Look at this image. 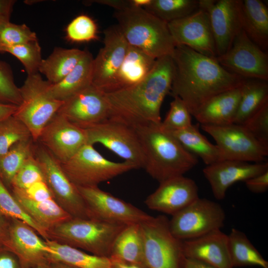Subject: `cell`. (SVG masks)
<instances>
[{
    "label": "cell",
    "mask_w": 268,
    "mask_h": 268,
    "mask_svg": "<svg viewBox=\"0 0 268 268\" xmlns=\"http://www.w3.org/2000/svg\"><path fill=\"white\" fill-rule=\"evenodd\" d=\"M242 29L262 50L268 48V9L261 0H240Z\"/></svg>",
    "instance_id": "26"
},
{
    "label": "cell",
    "mask_w": 268,
    "mask_h": 268,
    "mask_svg": "<svg viewBox=\"0 0 268 268\" xmlns=\"http://www.w3.org/2000/svg\"><path fill=\"white\" fill-rule=\"evenodd\" d=\"M242 125L268 148V101Z\"/></svg>",
    "instance_id": "45"
},
{
    "label": "cell",
    "mask_w": 268,
    "mask_h": 268,
    "mask_svg": "<svg viewBox=\"0 0 268 268\" xmlns=\"http://www.w3.org/2000/svg\"><path fill=\"white\" fill-rule=\"evenodd\" d=\"M60 165L70 181L76 187H82L98 186L101 183L137 169L130 162L107 159L89 144L84 145L69 159L60 162Z\"/></svg>",
    "instance_id": "8"
},
{
    "label": "cell",
    "mask_w": 268,
    "mask_h": 268,
    "mask_svg": "<svg viewBox=\"0 0 268 268\" xmlns=\"http://www.w3.org/2000/svg\"><path fill=\"white\" fill-rule=\"evenodd\" d=\"M174 75L172 57L156 59L148 74L127 88L105 93L109 105V119L133 128L161 122L160 109L170 92Z\"/></svg>",
    "instance_id": "2"
},
{
    "label": "cell",
    "mask_w": 268,
    "mask_h": 268,
    "mask_svg": "<svg viewBox=\"0 0 268 268\" xmlns=\"http://www.w3.org/2000/svg\"><path fill=\"white\" fill-rule=\"evenodd\" d=\"M156 59L129 45L123 62L105 93L129 87L141 81L151 70Z\"/></svg>",
    "instance_id": "25"
},
{
    "label": "cell",
    "mask_w": 268,
    "mask_h": 268,
    "mask_svg": "<svg viewBox=\"0 0 268 268\" xmlns=\"http://www.w3.org/2000/svg\"><path fill=\"white\" fill-rule=\"evenodd\" d=\"M198 198L199 188L195 181L182 175L160 183L144 203L151 210L172 216Z\"/></svg>",
    "instance_id": "21"
},
{
    "label": "cell",
    "mask_w": 268,
    "mask_h": 268,
    "mask_svg": "<svg viewBox=\"0 0 268 268\" xmlns=\"http://www.w3.org/2000/svg\"><path fill=\"white\" fill-rule=\"evenodd\" d=\"M15 0H0V16L10 18Z\"/></svg>",
    "instance_id": "51"
},
{
    "label": "cell",
    "mask_w": 268,
    "mask_h": 268,
    "mask_svg": "<svg viewBox=\"0 0 268 268\" xmlns=\"http://www.w3.org/2000/svg\"><path fill=\"white\" fill-rule=\"evenodd\" d=\"M241 86L212 97L193 116L201 125H223L233 123L240 100Z\"/></svg>",
    "instance_id": "24"
},
{
    "label": "cell",
    "mask_w": 268,
    "mask_h": 268,
    "mask_svg": "<svg viewBox=\"0 0 268 268\" xmlns=\"http://www.w3.org/2000/svg\"><path fill=\"white\" fill-rule=\"evenodd\" d=\"M183 248L187 259L215 268H233L229 252L228 235L220 230L183 241Z\"/></svg>",
    "instance_id": "23"
},
{
    "label": "cell",
    "mask_w": 268,
    "mask_h": 268,
    "mask_svg": "<svg viewBox=\"0 0 268 268\" xmlns=\"http://www.w3.org/2000/svg\"><path fill=\"white\" fill-rule=\"evenodd\" d=\"M63 102L57 113L81 128L109 118L110 107L105 94L92 84Z\"/></svg>",
    "instance_id": "17"
},
{
    "label": "cell",
    "mask_w": 268,
    "mask_h": 268,
    "mask_svg": "<svg viewBox=\"0 0 268 268\" xmlns=\"http://www.w3.org/2000/svg\"><path fill=\"white\" fill-rule=\"evenodd\" d=\"M114 16L129 45L155 59L172 55L176 46L167 22L142 8L116 11Z\"/></svg>",
    "instance_id": "4"
},
{
    "label": "cell",
    "mask_w": 268,
    "mask_h": 268,
    "mask_svg": "<svg viewBox=\"0 0 268 268\" xmlns=\"http://www.w3.org/2000/svg\"><path fill=\"white\" fill-rule=\"evenodd\" d=\"M85 50L57 47L46 59H43L39 72L44 74L51 84L62 80L76 66Z\"/></svg>",
    "instance_id": "29"
},
{
    "label": "cell",
    "mask_w": 268,
    "mask_h": 268,
    "mask_svg": "<svg viewBox=\"0 0 268 268\" xmlns=\"http://www.w3.org/2000/svg\"><path fill=\"white\" fill-rule=\"evenodd\" d=\"M0 268H25L13 252L4 246H0Z\"/></svg>",
    "instance_id": "47"
},
{
    "label": "cell",
    "mask_w": 268,
    "mask_h": 268,
    "mask_svg": "<svg viewBox=\"0 0 268 268\" xmlns=\"http://www.w3.org/2000/svg\"><path fill=\"white\" fill-rule=\"evenodd\" d=\"M0 214L8 218L22 221L31 226L45 240H49L47 233L27 214L0 179Z\"/></svg>",
    "instance_id": "37"
},
{
    "label": "cell",
    "mask_w": 268,
    "mask_h": 268,
    "mask_svg": "<svg viewBox=\"0 0 268 268\" xmlns=\"http://www.w3.org/2000/svg\"><path fill=\"white\" fill-rule=\"evenodd\" d=\"M49 85L38 72L27 75L19 87L21 102L13 115L27 127L35 142L64 102L52 95Z\"/></svg>",
    "instance_id": "6"
},
{
    "label": "cell",
    "mask_w": 268,
    "mask_h": 268,
    "mask_svg": "<svg viewBox=\"0 0 268 268\" xmlns=\"http://www.w3.org/2000/svg\"><path fill=\"white\" fill-rule=\"evenodd\" d=\"M228 248L233 268L258 266L268 268V262L242 231L232 228L228 235Z\"/></svg>",
    "instance_id": "33"
},
{
    "label": "cell",
    "mask_w": 268,
    "mask_h": 268,
    "mask_svg": "<svg viewBox=\"0 0 268 268\" xmlns=\"http://www.w3.org/2000/svg\"><path fill=\"white\" fill-rule=\"evenodd\" d=\"M93 1L108 5L115 8L116 11H121L132 7L131 0H97Z\"/></svg>",
    "instance_id": "49"
},
{
    "label": "cell",
    "mask_w": 268,
    "mask_h": 268,
    "mask_svg": "<svg viewBox=\"0 0 268 268\" xmlns=\"http://www.w3.org/2000/svg\"><path fill=\"white\" fill-rule=\"evenodd\" d=\"M268 171V162L251 163L248 162L224 160L206 165L202 170L213 196L218 200L224 199L228 189L240 181L249 179Z\"/></svg>",
    "instance_id": "22"
},
{
    "label": "cell",
    "mask_w": 268,
    "mask_h": 268,
    "mask_svg": "<svg viewBox=\"0 0 268 268\" xmlns=\"http://www.w3.org/2000/svg\"><path fill=\"white\" fill-rule=\"evenodd\" d=\"M189 152L200 158L209 165L221 160L219 150L200 132L197 125H192L185 129L168 132Z\"/></svg>",
    "instance_id": "30"
},
{
    "label": "cell",
    "mask_w": 268,
    "mask_h": 268,
    "mask_svg": "<svg viewBox=\"0 0 268 268\" xmlns=\"http://www.w3.org/2000/svg\"><path fill=\"white\" fill-rule=\"evenodd\" d=\"M216 59L226 69L245 79L268 80L267 53L252 42L242 29L228 50Z\"/></svg>",
    "instance_id": "14"
},
{
    "label": "cell",
    "mask_w": 268,
    "mask_h": 268,
    "mask_svg": "<svg viewBox=\"0 0 268 268\" xmlns=\"http://www.w3.org/2000/svg\"><path fill=\"white\" fill-rule=\"evenodd\" d=\"M171 57L174 75L171 94L184 102L192 116L212 97L240 87L246 79L226 69L216 58L186 46L177 45Z\"/></svg>",
    "instance_id": "1"
},
{
    "label": "cell",
    "mask_w": 268,
    "mask_h": 268,
    "mask_svg": "<svg viewBox=\"0 0 268 268\" xmlns=\"http://www.w3.org/2000/svg\"><path fill=\"white\" fill-rule=\"evenodd\" d=\"M45 181L39 164L34 154L28 157L13 178L11 189H24L33 184Z\"/></svg>",
    "instance_id": "43"
},
{
    "label": "cell",
    "mask_w": 268,
    "mask_h": 268,
    "mask_svg": "<svg viewBox=\"0 0 268 268\" xmlns=\"http://www.w3.org/2000/svg\"><path fill=\"white\" fill-rule=\"evenodd\" d=\"M112 266L110 268H124V267H123L122 266L117 264V263H114V262H112Z\"/></svg>",
    "instance_id": "58"
},
{
    "label": "cell",
    "mask_w": 268,
    "mask_h": 268,
    "mask_svg": "<svg viewBox=\"0 0 268 268\" xmlns=\"http://www.w3.org/2000/svg\"><path fill=\"white\" fill-rule=\"evenodd\" d=\"M104 35V46L93 59L92 84L105 93L123 62L129 44L118 25L106 29Z\"/></svg>",
    "instance_id": "20"
},
{
    "label": "cell",
    "mask_w": 268,
    "mask_h": 268,
    "mask_svg": "<svg viewBox=\"0 0 268 268\" xmlns=\"http://www.w3.org/2000/svg\"><path fill=\"white\" fill-rule=\"evenodd\" d=\"M45 241L52 251L50 262L58 261L78 268H110L112 266L109 258L94 255L53 240Z\"/></svg>",
    "instance_id": "32"
},
{
    "label": "cell",
    "mask_w": 268,
    "mask_h": 268,
    "mask_svg": "<svg viewBox=\"0 0 268 268\" xmlns=\"http://www.w3.org/2000/svg\"><path fill=\"white\" fill-rule=\"evenodd\" d=\"M140 224L126 225L115 238L111 249L112 261L145 266Z\"/></svg>",
    "instance_id": "27"
},
{
    "label": "cell",
    "mask_w": 268,
    "mask_h": 268,
    "mask_svg": "<svg viewBox=\"0 0 268 268\" xmlns=\"http://www.w3.org/2000/svg\"><path fill=\"white\" fill-rule=\"evenodd\" d=\"M76 187L84 201L89 218L127 225L140 224L152 216L98 186Z\"/></svg>",
    "instance_id": "13"
},
{
    "label": "cell",
    "mask_w": 268,
    "mask_h": 268,
    "mask_svg": "<svg viewBox=\"0 0 268 268\" xmlns=\"http://www.w3.org/2000/svg\"><path fill=\"white\" fill-rule=\"evenodd\" d=\"M267 101L268 81L246 79L241 86L240 100L233 123L243 125Z\"/></svg>",
    "instance_id": "34"
},
{
    "label": "cell",
    "mask_w": 268,
    "mask_h": 268,
    "mask_svg": "<svg viewBox=\"0 0 268 268\" xmlns=\"http://www.w3.org/2000/svg\"><path fill=\"white\" fill-rule=\"evenodd\" d=\"M199 7L208 13L217 57L224 54L242 30L240 0H199Z\"/></svg>",
    "instance_id": "18"
},
{
    "label": "cell",
    "mask_w": 268,
    "mask_h": 268,
    "mask_svg": "<svg viewBox=\"0 0 268 268\" xmlns=\"http://www.w3.org/2000/svg\"><path fill=\"white\" fill-rule=\"evenodd\" d=\"M48 268H78L71 265L58 261H51L48 266Z\"/></svg>",
    "instance_id": "54"
},
{
    "label": "cell",
    "mask_w": 268,
    "mask_h": 268,
    "mask_svg": "<svg viewBox=\"0 0 268 268\" xmlns=\"http://www.w3.org/2000/svg\"><path fill=\"white\" fill-rule=\"evenodd\" d=\"M31 138L27 127L13 115L2 120L0 122V156L6 153L16 143Z\"/></svg>",
    "instance_id": "38"
},
{
    "label": "cell",
    "mask_w": 268,
    "mask_h": 268,
    "mask_svg": "<svg viewBox=\"0 0 268 268\" xmlns=\"http://www.w3.org/2000/svg\"><path fill=\"white\" fill-rule=\"evenodd\" d=\"M67 39L72 42H88L98 39L95 22L89 16L81 14L74 18L66 28Z\"/></svg>",
    "instance_id": "40"
},
{
    "label": "cell",
    "mask_w": 268,
    "mask_h": 268,
    "mask_svg": "<svg viewBox=\"0 0 268 268\" xmlns=\"http://www.w3.org/2000/svg\"><path fill=\"white\" fill-rule=\"evenodd\" d=\"M126 226L91 218H71L47 233L49 240L110 258L113 243Z\"/></svg>",
    "instance_id": "5"
},
{
    "label": "cell",
    "mask_w": 268,
    "mask_h": 268,
    "mask_svg": "<svg viewBox=\"0 0 268 268\" xmlns=\"http://www.w3.org/2000/svg\"><path fill=\"white\" fill-rule=\"evenodd\" d=\"M87 144L100 143L137 169L144 166L141 145L134 129L111 119L84 129Z\"/></svg>",
    "instance_id": "12"
},
{
    "label": "cell",
    "mask_w": 268,
    "mask_h": 268,
    "mask_svg": "<svg viewBox=\"0 0 268 268\" xmlns=\"http://www.w3.org/2000/svg\"><path fill=\"white\" fill-rule=\"evenodd\" d=\"M7 240L4 247L13 252L25 268H48L52 250L36 231L27 223L9 218Z\"/></svg>",
    "instance_id": "19"
},
{
    "label": "cell",
    "mask_w": 268,
    "mask_h": 268,
    "mask_svg": "<svg viewBox=\"0 0 268 268\" xmlns=\"http://www.w3.org/2000/svg\"><path fill=\"white\" fill-rule=\"evenodd\" d=\"M112 262L117 263L125 268H149L148 267L143 265H140L135 264H131L128 263H124L119 261H112Z\"/></svg>",
    "instance_id": "56"
},
{
    "label": "cell",
    "mask_w": 268,
    "mask_h": 268,
    "mask_svg": "<svg viewBox=\"0 0 268 268\" xmlns=\"http://www.w3.org/2000/svg\"><path fill=\"white\" fill-rule=\"evenodd\" d=\"M34 143L32 138L19 141L0 156V179L8 189L25 160L33 154Z\"/></svg>",
    "instance_id": "35"
},
{
    "label": "cell",
    "mask_w": 268,
    "mask_h": 268,
    "mask_svg": "<svg viewBox=\"0 0 268 268\" xmlns=\"http://www.w3.org/2000/svg\"><path fill=\"white\" fill-rule=\"evenodd\" d=\"M199 8V0H151L144 9L167 23L192 14Z\"/></svg>",
    "instance_id": "36"
},
{
    "label": "cell",
    "mask_w": 268,
    "mask_h": 268,
    "mask_svg": "<svg viewBox=\"0 0 268 268\" xmlns=\"http://www.w3.org/2000/svg\"><path fill=\"white\" fill-rule=\"evenodd\" d=\"M12 194L34 201L53 199L52 193L45 181L36 182L24 189H11Z\"/></svg>",
    "instance_id": "46"
},
{
    "label": "cell",
    "mask_w": 268,
    "mask_h": 268,
    "mask_svg": "<svg viewBox=\"0 0 268 268\" xmlns=\"http://www.w3.org/2000/svg\"><path fill=\"white\" fill-rule=\"evenodd\" d=\"M9 21H10V18L0 16V33L4 25L6 23ZM0 52H2V46L0 43Z\"/></svg>",
    "instance_id": "57"
},
{
    "label": "cell",
    "mask_w": 268,
    "mask_h": 268,
    "mask_svg": "<svg viewBox=\"0 0 268 268\" xmlns=\"http://www.w3.org/2000/svg\"><path fill=\"white\" fill-rule=\"evenodd\" d=\"M173 97L169 110L160 123L161 128L167 132L182 130L192 125V115L184 102L178 96Z\"/></svg>",
    "instance_id": "41"
},
{
    "label": "cell",
    "mask_w": 268,
    "mask_h": 268,
    "mask_svg": "<svg viewBox=\"0 0 268 268\" xmlns=\"http://www.w3.org/2000/svg\"><path fill=\"white\" fill-rule=\"evenodd\" d=\"M2 52L9 53L18 59L24 67L27 75L39 72L43 59L38 41L5 47Z\"/></svg>",
    "instance_id": "39"
},
{
    "label": "cell",
    "mask_w": 268,
    "mask_h": 268,
    "mask_svg": "<svg viewBox=\"0 0 268 268\" xmlns=\"http://www.w3.org/2000/svg\"><path fill=\"white\" fill-rule=\"evenodd\" d=\"M163 215L140 223L145 265L149 268H185L183 241L171 233Z\"/></svg>",
    "instance_id": "7"
},
{
    "label": "cell",
    "mask_w": 268,
    "mask_h": 268,
    "mask_svg": "<svg viewBox=\"0 0 268 268\" xmlns=\"http://www.w3.org/2000/svg\"><path fill=\"white\" fill-rule=\"evenodd\" d=\"M17 106L15 105L0 103V122L13 115Z\"/></svg>",
    "instance_id": "52"
},
{
    "label": "cell",
    "mask_w": 268,
    "mask_h": 268,
    "mask_svg": "<svg viewBox=\"0 0 268 268\" xmlns=\"http://www.w3.org/2000/svg\"><path fill=\"white\" fill-rule=\"evenodd\" d=\"M225 213L217 202L198 198L172 215L170 230L178 239L185 241L198 238L224 225Z\"/></svg>",
    "instance_id": "10"
},
{
    "label": "cell",
    "mask_w": 268,
    "mask_h": 268,
    "mask_svg": "<svg viewBox=\"0 0 268 268\" xmlns=\"http://www.w3.org/2000/svg\"><path fill=\"white\" fill-rule=\"evenodd\" d=\"M177 45L186 46L206 56L216 58L214 40L207 12L199 7L192 14L168 23Z\"/></svg>",
    "instance_id": "16"
},
{
    "label": "cell",
    "mask_w": 268,
    "mask_h": 268,
    "mask_svg": "<svg viewBox=\"0 0 268 268\" xmlns=\"http://www.w3.org/2000/svg\"><path fill=\"white\" fill-rule=\"evenodd\" d=\"M247 189L254 193H263L268 189V171L245 182Z\"/></svg>",
    "instance_id": "48"
},
{
    "label": "cell",
    "mask_w": 268,
    "mask_h": 268,
    "mask_svg": "<svg viewBox=\"0 0 268 268\" xmlns=\"http://www.w3.org/2000/svg\"><path fill=\"white\" fill-rule=\"evenodd\" d=\"M151 0H131L132 7L144 8L151 2Z\"/></svg>",
    "instance_id": "55"
},
{
    "label": "cell",
    "mask_w": 268,
    "mask_h": 268,
    "mask_svg": "<svg viewBox=\"0 0 268 268\" xmlns=\"http://www.w3.org/2000/svg\"><path fill=\"white\" fill-rule=\"evenodd\" d=\"M21 102L19 88L14 82L9 66L0 61V103L19 106Z\"/></svg>",
    "instance_id": "44"
},
{
    "label": "cell",
    "mask_w": 268,
    "mask_h": 268,
    "mask_svg": "<svg viewBox=\"0 0 268 268\" xmlns=\"http://www.w3.org/2000/svg\"><path fill=\"white\" fill-rule=\"evenodd\" d=\"M185 268H215L202 262L192 260L186 259Z\"/></svg>",
    "instance_id": "53"
},
{
    "label": "cell",
    "mask_w": 268,
    "mask_h": 268,
    "mask_svg": "<svg viewBox=\"0 0 268 268\" xmlns=\"http://www.w3.org/2000/svg\"><path fill=\"white\" fill-rule=\"evenodd\" d=\"M9 226V218L0 214V246H4L7 240Z\"/></svg>",
    "instance_id": "50"
},
{
    "label": "cell",
    "mask_w": 268,
    "mask_h": 268,
    "mask_svg": "<svg viewBox=\"0 0 268 268\" xmlns=\"http://www.w3.org/2000/svg\"><path fill=\"white\" fill-rule=\"evenodd\" d=\"M14 197L27 214L47 233L55 226L72 218L53 199L34 201Z\"/></svg>",
    "instance_id": "31"
},
{
    "label": "cell",
    "mask_w": 268,
    "mask_h": 268,
    "mask_svg": "<svg viewBox=\"0 0 268 268\" xmlns=\"http://www.w3.org/2000/svg\"><path fill=\"white\" fill-rule=\"evenodd\" d=\"M38 41L36 33L25 24L6 23L0 33V41L3 48Z\"/></svg>",
    "instance_id": "42"
},
{
    "label": "cell",
    "mask_w": 268,
    "mask_h": 268,
    "mask_svg": "<svg viewBox=\"0 0 268 268\" xmlns=\"http://www.w3.org/2000/svg\"><path fill=\"white\" fill-rule=\"evenodd\" d=\"M93 58L85 50L74 68L62 80L49 85V90L57 99L64 101L92 84Z\"/></svg>",
    "instance_id": "28"
},
{
    "label": "cell",
    "mask_w": 268,
    "mask_h": 268,
    "mask_svg": "<svg viewBox=\"0 0 268 268\" xmlns=\"http://www.w3.org/2000/svg\"><path fill=\"white\" fill-rule=\"evenodd\" d=\"M160 123L134 128L142 149L143 168L159 183L184 175L198 162L196 156L187 151L170 133L161 128Z\"/></svg>",
    "instance_id": "3"
},
{
    "label": "cell",
    "mask_w": 268,
    "mask_h": 268,
    "mask_svg": "<svg viewBox=\"0 0 268 268\" xmlns=\"http://www.w3.org/2000/svg\"><path fill=\"white\" fill-rule=\"evenodd\" d=\"M37 141L60 162L69 159L87 144L85 130L58 113L44 128Z\"/></svg>",
    "instance_id": "15"
},
{
    "label": "cell",
    "mask_w": 268,
    "mask_h": 268,
    "mask_svg": "<svg viewBox=\"0 0 268 268\" xmlns=\"http://www.w3.org/2000/svg\"><path fill=\"white\" fill-rule=\"evenodd\" d=\"M31 268H48L44 267H33Z\"/></svg>",
    "instance_id": "59"
},
{
    "label": "cell",
    "mask_w": 268,
    "mask_h": 268,
    "mask_svg": "<svg viewBox=\"0 0 268 268\" xmlns=\"http://www.w3.org/2000/svg\"><path fill=\"white\" fill-rule=\"evenodd\" d=\"M33 154L55 201L72 218H89L82 196L62 170L60 161L38 141L34 143Z\"/></svg>",
    "instance_id": "9"
},
{
    "label": "cell",
    "mask_w": 268,
    "mask_h": 268,
    "mask_svg": "<svg viewBox=\"0 0 268 268\" xmlns=\"http://www.w3.org/2000/svg\"><path fill=\"white\" fill-rule=\"evenodd\" d=\"M201 128L215 141L221 160L260 163L264 162L268 155V148L242 125H201Z\"/></svg>",
    "instance_id": "11"
}]
</instances>
